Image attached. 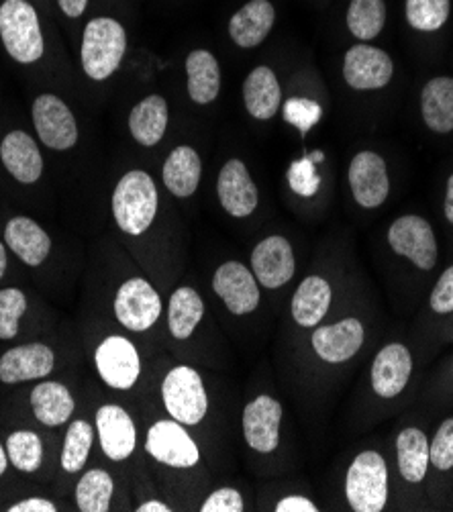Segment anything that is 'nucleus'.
<instances>
[{
  "instance_id": "obj_1",
  "label": "nucleus",
  "mask_w": 453,
  "mask_h": 512,
  "mask_svg": "<svg viewBox=\"0 0 453 512\" xmlns=\"http://www.w3.org/2000/svg\"><path fill=\"white\" fill-rule=\"evenodd\" d=\"M113 215L121 231L141 235L158 215V188L143 170L127 172L113 194Z\"/></svg>"
},
{
  "instance_id": "obj_2",
  "label": "nucleus",
  "mask_w": 453,
  "mask_h": 512,
  "mask_svg": "<svg viewBox=\"0 0 453 512\" xmlns=\"http://www.w3.org/2000/svg\"><path fill=\"white\" fill-rule=\"evenodd\" d=\"M127 51V35L119 21L109 17L92 19L84 29L82 68L92 80L113 76Z\"/></svg>"
},
{
  "instance_id": "obj_3",
  "label": "nucleus",
  "mask_w": 453,
  "mask_h": 512,
  "mask_svg": "<svg viewBox=\"0 0 453 512\" xmlns=\"http://www.w3.org/2000/svg\"><path fill=\"white\" fill-rule=\"evenodd\" d=\"M0 37L19 64H33L43 56L39 19L27 0H5L0 7Z\"/></svg>"
},
{
  "instance_id": "obj_4",
  "label": "nucleus",
  "mask_w": 453,
  "mask_h": 512,
  "mask_svg": "<svg viewBox=\"0 0 453 512\" xmlns=\"http://www.w3.org/2000/svg\"><path fill=\"white\" fill-rule=\"evenodd\" d=\"M349 506L356 512H380L388 500V470L376 451L360 453L349 466L345 480Z\"/></svg>"
},
{
  "instance_id": "obj_5",
  "label": "nucleus",
  "mask_w": 453,
  "mask_h": 512,
  "mask_svg": "<svg viewBox=\"0 0 453 512\" xmlns=\"http://www.w3.org/2000/svg\"><path fill=\"white\" fill-rule=\"evenodd\" d=\"M162 398L170 417L182 425H198L207 417L209 398L203 378L188 366L168 372L162 384Z\"/></svg>"
},
{
  "instance_id": "obj_6",
  "label": "nucleus",
  "mask_w": 453,
  "mask_h": 512,
  "mask_svg": "<svg viewBox=\"0 0 453 512\" xmlns=\"http://www.w3.org/2000/svg\"><path fill=\"white\" fill-rule=\"evenodd\" d=\"M117 321L135 333L156 325L162 315V300L156 288L143 278L127 280L115 296Z\"/></svg>"
},
{
  "instance_id": "obj_7",
  "label": "nucleus",
  "mask_w": 453,
  "mask_h": 512,
  "mask_svg": "<svg viewBox=\"0 0 453 512\" xmlns=\"http://www.w3.org/2000/svg\"><path fill=\"white\" fill-rule=\"evenodd\" d=\"M94 364L103 382L115 390L133 388L141 374V360L135 345L121 335H111L96 347Z\"/></svg>"
},
{
  "instance_id": "obj_8",
  "label": "nucleus",
  "mask_w": 453,
  "mask_h": 512,
  "mask_svg": "<svg viewBox=\"0 0 453 512\" xmlns=\"http://www.w3.org/2000/svg\"><path fill=\"white\" fill-rule=\"evenodd\" d=\"M33 123L43 145L64 151L76 145L78 125L66 102L56 94H41L33 102Z\"/></svg>"
},
{
  "instance_id": "obj_9",
  "label": "nucleus",
  "mask_w": 453,
  "mask_h": 512,
  "mask_svg": "<svg viewBox=\"0 0 453 512\" xmlns=\"http://www.w3.org/2000/svg\"><path fill=\"white\" fill-rule=\"evenodd\" d=\"M390 247L409 258L421 270H433L437 264V241L431 225L417 215L400 217L390 225L388 231Z\"/></svg>"
},
{
  "instance_id": "obj_10",
  "label": "nucleus",
  "mask_w": 453,
  "mask_h": 512,
  "mask_svg": "<svg viewBox=\"0 0 453 512\" xmlns=\"http://www.w3.org/2000/svg\"><path fill=\"white\" fill-rule=\"evenodd\" d=\"M147 453L160 464L186 470L194 468L200 459V451L194 439L178 421H158L147 433Z\"/></svg>"
},
{
  "instance_id": "obj_11",
  "label": "nucleus",
  "mask_w": 453,
  "mask_h": 512,
  "mask_svg": "<svg viewBox=\"0 0 453 512\" xmlns=\"http://www.w3.org/2000/svg\"><path fill=\"white\" fill-rule=\"evenodd\" d=\"M394 74V64L390 56L380 47L354 45L343 62L345 82L354 90H378L384 88Z\"/></svg>"
},
{
  "instance_id": "obj_12",
  "label": "nucleus",
  "mask_w": 453,
  "mask_h": 512,
  "mask_svg": "<svg viewBox=\"0 0 453 512\" xmlns=\"http://www.w3.org/2000/svg\"><path fill=\"white\" fill-rule=\"evenodd\" d=\"M351 194L364 209H378L388 198L390 180L384 160L374 151H362L349 166Z\"/></svg>"
},
{
  "instance_id": "obj_13",
  "label": "nucleus",
  "mask_w": 453,
  "mask_h": 512,
  "mask_svg": "<svg viewBox=\"0 0 453 512\" xmlns=\"http://www.w3.org/2000/svg\"><path fill=\"white\" fill-rule=\"evenodd\" d=\"M280 421L282 404L276 398L260 394L251 400L243 411V433L249 447L260 453H272L280 441Z\"/></svg>"
},
{
  "instance_id": "obj_14",
  "label": "nucleus",
  "mask_w": 453,
  "mask_h": 512,
  "mask_svg": "<svg viewBox=\"0 0 453 512\" xmlns=\"http://www.w3.org/2000/svg\"><path fill=\"white\" fill-rule=\"evenodd\" d=\"M294 270L296 264L292 245L280 235L266 237L251 253V272L264 288H282L292 280Z\"/></svg>"
},
{
  "instance_id": "obj_15",
  "label": "nucleus",
  "mask_w": 453,
  "mask_h": 512,
  "mask_svg": "<svg viewBox=\"0 0 453 512\" xmlns=\"http://www.w3.org/2000/svg\"><path fill=\"white\" fill-rule=\"evenodd\" d=\"M213 288L233 315L254 313L260 304V288L254 272L239 262L223 264L213 278Z\"/></svg>"
},
{
  "instance_id": "obj_16",
  "label": "nucleus",
  "mask_w": 453,
  "mask_h": 512,
  "mask_svg": "<svg viewBox=\"0 0 453 512\" xmlns=\"http://www.w3.org/2000/svg\"><path fill=\"white\" fill-rule=\"evenodd\" d=\"M56 355L43 343H25L9 349L0 357V380L5 384H21L47 378L54 372Z\"/></svg>"
},
{
  "instance_id": "obj_17",
  "label": "nucleus",
  "mask_w": 453,
  "mask_h": 512,
  "mask_svg": "<svg viewBox=\"0 0 453 512\" xmlns=\"http://www.w3.org/2000/svg\"><path fill=\"white\" fill-rule=\"evenodd\" d=\"M96 431L105 455L113 462H123L137 443V429L133 419L119 404H105L96 413Z\"/></svg>"
},
{
  "instance_id": "obj_18",
  "label": "nucleus",
  "mask_w": 453,
  "mask_h": 512,
  "mask_svg": "<svg viewBox=\"0 0 453 512\" xmlns=\"http://www.w3.org/2000/svg\"><path fill=\"white\" fill-rule=\"evenodd\" d=\"M217 194L221 207L231 217H249L258 207V188L241 160H229L217 180Z\"/></svg>"
},
{
  "instance_id": "obj_19",
  "label": "nucleus",
  "mask_w": 453,
  "mask_h": 512,
  "mask_svg": "<svg viewBox=\"0 0 453 512\" xmlns=\"http://www.w3.org/2000/svg\"><path fill=\"white\" fill-rule=\"evenodd\" d=\"M413 372V357L407 345H386L372 364V386L382 398H394L407 388Z\"/></svg>"
},
{
  "instance_id": "obj_20",
  "label": "nucleus",
  "mask_w": 453,
  "mask_h": 512,
  "mask_svg": "<svg viewBox=\"0 0 453 512\" xmlns=\"http://www.w3.org/2000/svg\"><path fill=\"white\" fill-rule=\"evenodd\" d=\"M364 345V325L358 319H343L313 333V347L329 364L347 362Z\"/></svg>"
},
{
  "instance_id": "obj_21",
  "label": "nucleus",
  "mask_w": 453,
  "mask_h": 512,
  "mask_svg": "<svg viewBox=\"0 0 453 512\" xmlns=\"http://www.w3.org/2000/svg\"><path fill=\"white\" fill-rule=\"evenodd\" d=\"M0 160L21 184H33L43 174V158L35 139L25 131H11L0 143Z\"/></svg>"
},
{
  "instance_id": "obj_22",
  "label": "nucleus",
  "mask_w": 453,
  "mask_h": 512,
  "mask_svg": "<svg viewBox=\"0 0 453 512\" xmlns=\"http://www.w3.org/2000/svg\"><path fill=\"white\" fill-rule=\"evenodd\" d=\"M276 23V11L270 0H251L241 7L229 23V35L239 47H258L266 41Z\"/></svg>"
},
{
  "instance_id": "obj_23",
  "label": "nucleus",
  "mask_w": 453,
  "mask_h": 512,
  "mask_svg": "<svg viewBox=\"0 0 453 512\" xmlns=\"http://www.w3.org/2000/svg\"><path fill=\"white\" fill-rule=\"evenodd\" d=\"M5 241L17 258L31 268L41 266L52 251V239H49L47 231L29 217L11 219L5 229Z\"/></svg>"
},
{
  "instance_id": "obj_24",
  "label": "nucleus",
  "mask_w": 453,
  "mask_h": 512,
  "mask_svg": "<svg viewBox=\"0 0 453 512\" xmlns=\"http://www.w3.org/2000/svg\"><path fill=\"white\" fill-rule=\"evenodd\" d=\"M243 100L249 115L254 119H260V121L272 119L282 100V90L276 74L266 66L251 70V74L245 78V84H243Z\"/></svg>"
},
{
  "instance_id": "obj_25",
  "label": "nucleus",
  "mask_w": 453,
  "mask_h": 512,
  "mask_svg": "<svg viewBox=\"0 0 453 512\" xmlns=\"http://www.w3.org/2000/svg\"><path fill=\"white\" fill-rule=\"evenodd\" d=\"M168 127V102L160 94L139 100L129 115V131L133 139L145 147L162 141Z\"/></svg>"
},
{
  "instance_id": "obj_26",
  "label": "nucleus",
  "mask_w": 453,
  "mask_h": 512,
  "mask_svg": "<svg viewBox=\"0 0 453 512\" xmlns=\"http://www.w3.org/2000/svg\"><path fill=\"white\" fill-rule=\"evenodd\" d=\"M188 94L196 105H211L221 90V70L217 58L207 49H194L186 58Z\"/></svg>"
},
{
  "instance_id": "obj_27",
  "label": "nucleus",
  "mask_w": 453,
  "mask_h": 512,
  "mask_svg": "<svg viewBox=\"0 0 453 512\" xmlns=\"http://www.w3.org/2000/svg\"><path fill=\"white\" fill-rule=\"evenodd\" d=\"M74 398L60 382H41L31 392V408L35 419L45 427H60L74 413Z\"/></svg>"
},
{
  "instance_id": "obj_28",
  "label": "nucleus",
  "mask_w": 453,
  "mask_h": 512,
  "mask_svg": "<svg viewBox=\"0 0 453 512\" xmlns=\"http://www.w3.org/2000/svg\"><path fill=\"white\" fill-rule=\"evenodd\" d=\"M331 286L321 276L302 280L292 296V317L300 327H317L331 306Z\"/></svg>"
},
{
  "instance_id": "obj_29",
  "label": "nucleus",
  "mask_w": 453,
  "mask_h": 512,
  "mask_svg": "<svg viewBox=\"0 0 453 512\" xmlns=\"http://www.w3.org/2000/svg\"><path fill=\"white\" fill-rule=\"evenodd\" d=\"M200 176H203L200 156L188 145L176 147L168 156L162 170L166 188L178 198L192 196L200 184Z\"/></svg>"
},
{
  "instance_id": "obj_30",
  "label": "nucleus",
  "mask_w": 453,
  "mask_h": 512,
  "mask_svg": "<svg viewBox=\"0 0 453 512\" xmlns=\"http://www.w3.org/2000/svg\"><path fill=\"white\" fill-rule=\"evenodd\" d=\"M421 113L431 131H453V78L439 76L425 84L421 92Z\"/></svg>"
},
{
  "instance_id": "obj_31",
  "label": "nucleus",
  "mask_w": 453,
  "mask_h": 512,
  "mask_svg": "<svg viewBox=\"0 0 453 512\" xmlns=\"http://www.w3.org/2000/svg\"><path fill=\"white\" fill-rule=\"evenodd\" d=\"M396 451L400 476L411 484L423 482V478L427 476V468L431 464L427 435L415 427L400 431L396 439Z\"/></svg>"
},
{
  "instance_id": "obj_32",
  "label": "nucleus",
  "mask_w": 453,
  "mask_h": 512,
  "mask_svg": "<svg viewBox=\"0 0 453 512\" xmlns=\"http://www.w3.org/2000/svg\"><path fill=\"white\" fill-rule=\"evenodd\" d=\"M205 317V302L194 288H178L170 298L168 325L176 339H188Z\"/></svg>"
},
{
  "instance_id": "obj_33",
  "label": "nucleus",
  "mask_w": 453,
  "mask_h": 512,
  "mask_svg": "<svg viewBox=\"0 0 453 512\" xmlns=\"http://www.w3.org/2000/svg\"><path fill=\"white\" fill-rule=\"evenodd\" d=\"M113 492L115 482L111 474L94 468L80 478L76 486V504L82 512H107L111 508Z\"/></svg>"
},
{
  "instance_id": "obj_34",
  "label": "nucleus",
  "mask_w": 453,
  "mask_h": 512,
  "mask_svg": "<svg viewBox=\"0 0 453 512\" xmlns=\"http://www.w3.org/2000/svg\"><path fill=\"white\" fill-rule=\"evenodd\" d=\"M386 23V3L384 0H351L347 9V27L351 35L370 41L378 37Z\"/></svg>"
},
{
  "instance_id": "obj_35",
  "label": "nucleus",
  "mask_w": 453,
  "mask_h": 512,
  "mask_svg": "<svg viewBox=\"0 0 453 512\" xmlns=\"http://www.w3.org/2000/svg\"><path fill=\"white\" fill-rule=\"evenodd\" d=\"M94 441V429L90 427L88 421H74L68 427L66 439H64V449H62V468L68 474H78L90 455V447Z\"/></svg>"
},
{
  "instance_id": "obj_36",
  "label": "nucleus",
  "mask_w": 453,
  "mask_h": 512,
  "mask_svg": "<svg viewBox=\"0 0 453 512\" xmlns=\"http://www.w3.org/2000/svg\"><path fill=\"white\" fill-rule=\"evenodd\" d=\"M7 455L19 472L31 474L43 464V443L33 431H15L7 439Z\"/></svg>"
},
{
  "instance_id": "obj_37",
  "label": "nucleus",
  "mask_w": 453,
  "mask_h": 512,
  "mask_svg": "<svg viewBox=\"0 0 453 512\" xmlns=\"http://www.w3.org/2000/svg\"><path fill=\"white\" fill-rule=\"evenodd\" d=\"M449 0H407V19L417 31H439L449 19Z\"/></svg>"
},
{
  "instance_id": "obj_38",
  "label": "nucleus",
  "mask_w": 453,
  "mask_h": 512,
  "mask_svg": "<svg viewBox=\"0 0 453 512\" xmlns=\"http://www.w3.org/2000/svg\"><path fill=\"white\" fill-rule=\"evenodd\" d=\"M27 311V296L19 288L0 290V339H15L19 321Z\"/></svg>"
},
{
  "instance_id": "obj_39",
  "label": "nucleus",
  "mask_w": 453,
  "mask_h": 512,
  "mask_svg": "<svg viewBox=\"0 0 453 512\" xmlns=\"http://www.w3.org/2000/svg\"><path fill=\"white\" fill-rule=\"evenodd\" d=\"M288 184L298 196H315L321 188V178L317 174V160L313 156H305L298 162H292L288 168Z\"/></svg>"
},
{
  "instance_id": "obj_40",
  "label": "nucleus",
  "mask_w": 453,
  "mask_h": 512,
  "mask_svg": "<svg viewBox=\"0 0 453 512\" xmlns=\"http://www.w3.org/2000/svg\"><path fill=\"white\" fill-rule=\"evenodd\" d=\"M323 117V109L319 102L309 98H290L284 105V119L298 131H311Z\"/></svg>"
},
{
  "instance_id": "obj_41",
  "label": "nucleus",
  "mask_w": 453,
  "mask_h": 512,
  "mask_svg": "<svg viewBox=\"0 0 453 512\" xmlns=\"http://www.w3.org/2000/svg\"><path fill=\"white\" fill-rule=\"evenodd\" d=\"M429 457L431 464L441 472L453 468V419H447L435 433L433 443H429Z\"/></svg>"
},
{
  "instance_id": "obj_42",
  "label": "nucleus",
  "mask_w": 453,
  "mask_h": 512,
  "mask_svg": "<svg viewBox=\"0 0 453 512\" xmlns=\"http://www.w3.org/2000/svg\"><path fill=\"white\" fill-rule=\"evenodd\" d=\"M431 309L439 315L453 311V266L443 272L431 292Z\"/></svg>"
},
{
  "instance_id": "obj_43",
  "label": "nucleus",
  "mask_w": 453,
  "mask_h": 512,
  "mask_svg": "<svg viewBox=\"0 0 453 512\" xmlns=\"http://www.w3.org/2000/svg\"><path fill=\"white\" fill-rule=\"evenodd\" d=\"M200 510H203V512H241L243 510V498L233 488H221V490L213 492L203 502Z\"/></svg>"
},
{
  "instance_id": "obj_44",
  "label": "nucleus",
  "mask_w": 453,
  "mask_h": 512,
  "mask_svg": "<svg viewBox=\"0 0 453 512\" xmlns=\"http://www.w3.org/2000/svg\"><path fill=\"white\" fill-rule=\"evenodd\" d=\"M319 508L305 496H288L276 504V512H317Z\"/></svg>"
},
{
  "instance_id": "obj_45",
  "label": "nucleus",
  "mask_w": 453,
  "mask_h": 512,
  "mask_svg": "<svg viewBox=\"0 0 453 512\" xmlns=\"http://www.w3.org/2000/svg\"><path fill=\"white\" fill-rule=\"evenodd\" d=\"M11 512H56V504L52 500L45 498H27L21 502H15L11 508Z\"/></svg>"
},
{
  "instance_id": "obj_46",
  "label": "nucleus",
  "mask_w": 453,
  "mask_h": 512,
  "mask_svg": "<svg viewBox=\"0 0 453 512\" xmlns=\"http://www.w3.org/2000/svg\"><path fill=\"white\" fill-rule=\"evenodd\" d=\"M60 9L64 11V15L76 19L80 15H84L86 7H88V0H58Z\"/></svg>"
},
{
  "instance_id": "obj_47",
  "label": "nucleus",
  "mask_w": 453,
  "mask_h": 512,
  "mask_svg": "<svg viewBox=\"0 0 453 512\" xmlns=\"http://www.w3.org/2000/svg\"><path fill=\"white\" fill-rule=\"evenodd\" d=\"M445 217L449 223H453V174L447 180V194H445Z\"/></svg>"
},
{
  "instance_id": "obj_48",
  "label": "nucleus",
  "mask_w": 453,
  "mask_h": 512,
  "mask_svg": "<svg viewBox=\"0 0 453 512\" xmlns=\"http://www.w3.org/2000/svg\"><path fill=\"white\" fill-rule=\"evenodd\" d=\"M137 510L139 512H170L172 508L160 500H149V502H143Z\"/></svg>"
},
{
  "instance_id": "obj_49",
  "label": "nucleus",
  "mask_w": 453,
  "mask_h": 512,
  "mask_svg": "<svg viewBox=\"0 0 453 512\" xmlns=\"http://www.w3.org/2000/svg\"><path fill=\"white\" fill-rule=\"evenodd\" d=\"M7 249H5V245L0 243V278L5 276V272H7Z\"/></svg>"
},
{
  "instance_id": "obj_50",
  "label": "nucleus",
  "mask_w": 453,
  "mask_h": 512,
  "mask_svg": "<svg viewBox=\"0 0 453 512\" xmlns=\"http://www.w3.org/2000/svg\"><path fill=\"white\" fill-rule=\"evenodd\" d=\"M7 466H9V455H7V449L0 445V476L7 472Z\"/></svg>"
}]
</instances>
